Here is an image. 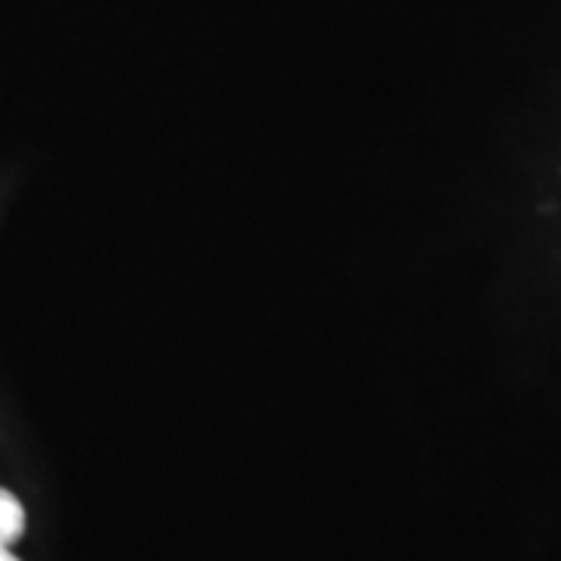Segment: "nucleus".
Here are the masks:
<instances>
[{"instance_id":"nucleus-2","label":"nucleus","mask_w":561,"mask_h":561,"mask_svg":"<svg viewBox=\"0 0 561 561\" xmlns=\"http://www.w3.org/2000/svg\"><path fill=\"white\" fill-rule=\"evenodd\" d=\"M0 561H20V559L10 552V546H0Z\"/></svg>"},{"instance_id":"nucleus-1","label":"nucleus","mask_w":561,"mask_h":561,"mask_svg":"<svg viewBox=\"0 0 561 561\" xmlns=\"http://www.w3.org/2000/svg\"><path fill=\"white\" fill-rule=\"evenodd\" d=\"M25 530V508L22 502L0 486V546H13Z\"/></svg>"}]
</instances>
